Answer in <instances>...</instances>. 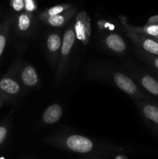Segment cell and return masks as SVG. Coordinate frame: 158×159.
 I'll list each match as a JSON object with an SVG mask.
<instances>
[{
	"instance_id": "30bf717a",
	"label": "cell",
	"mask_w": 158,
	"mask_h": 159,
	"mask_svg": "<svg viewBox=\"0 0 158 159\" xmlns=\"http://www.w3.org/2000/svg\"><path fill=\"white\" fill-rule=\"evenodd\" d=\"M142 85L147 91L154 96H158V82L149 75H145L141 79Z\"/></svg>"
},
{
	"instance_id": "7c38bea8",
	"label": "cell",
	"mask_w": 158,
	"mask_h": 159,
	"mask_svg": "<svg viewBox=\"0 0 158 159\" xmlns=\"http://www.w3.org/2000/svg\"><path fill=\"white\" fill-rule=\"evenodd\" d=\"M9 21H5L0 26V57L4 51L7 42L8 30H9Z\"/></svg>"
},
{
	"instance_id": "9c48e42d",
	"label": "cell",
	"mask_w": 158,
	"mask_h": 159,
	"mask_svg": "<svg viewBox=\"0 0 158 159\" xmlns=\"http://www.w3.org/2000/svg\"><path fill=\"white\" fill-rule=\"evenodd\" d=\"M143 113L148 120L153 123L158 128V107L153 104L147 103L143 108Z\"/></svg>"
},
{
	"instance_id": "7402d4cb",
	"label": "cell",
	"mask_w": 158,
	"mask_h": 159,
	"mask_svg": "<svg viewBox=\"0 0 158 159\" xmlns=\"http://www.w3.org/2000/svg\"><path fill=\"white\" fill-rule=\"evenodd\" d=\"M1 107H2V99L1 97H0V108H1Z\"/></svg>"
},
{
	"instance_id": "2e32d148",
	"label": "cell",
	"mask_w": 158,
	"mask_h": 159,
	"mask_svg": "<svg viewBox=\"0 0 158 159\" xmlns=\"http://www.w3.org/2000/svg\"><path fill=\"white\" fill-rule=\"evenodd\" d=\"M10 6L16 12L24 9V0H10Z\"/></svg>"
},
{
	"instance_id": "52a82bcc",
	"label": "cell",
	"mask_w": 158,
	"mask_h": 159,
	"mask_svg": "<svg viewBox=\"0 0 158 159\" xmlns=\"http://www.w3.org/2000/svg\"><path fill=\"white\" fill-rule=\"evenodd\" d=\"M106 44L108 48L116 52H121L125 48V43L120 36L111 34L106 38Z\"/></svg>"
},
{
	"instance_id": "ba28073f",
	"label": "cell",
	"mask_w": 158,
	"mask_h": 159,
	"mask_svg": "<svg viewBox=\"0 0 158 159\" xmlns=\"http://www.w3.org/2000/svg\"><path fill=\"white\" fill-rule=\"evenodd\" d=\"M21 79L23 83L27 86H33L38 80L35 69L31 66H27L23 69L21 74Z\"/></svg>"
},
{
	"instance_id": "e0dca14e",
	"label": "cell",
	"mask_w": 158,
	"mask_h": 159,
	"mask_svg": "<svg viewBox=\"0 0 158 159\" xmlns=\"http://www.w3.org/2000/svg\"><path fill=\"white\" fill-rule=\"evenodd\" d=\"M144 30L149 35L157 38L158 37V24L156 25H149L147 27L144 28Z\"/></svg>"
},
{
	"instance_id": "ac0fdd59",
	"label": "cell",
	"mask_w": 158,
	"mask_h": 159,
	"mask_svg": "<svg viewBox=\"0 0 158 159\" xmlns=\"http://www.w3.org/2000/svg\"><path fill=\"white\" fill-rule=\"evenodd\" d=\"M24 9L27 12H33L37 9L35 0H24Z\"/></svg>"
},
{
	"instance_id": "277c9868",
	"label": "cell",
	"mask_w": 158,
	"mask_h": 159,
	"mask_svg": "<svg viewBox=\"0 0 158 159\" xmlns=\"http://www.w3.org/2000/svg\"><path fill=\"white\" fill-rule=\"evenodd\" d=\"M20 89V85L12 78L5 76L0 79V92L2 94L15 95Z\"/></svg>"
},
{
	"instance_id": "cb8c5ba5",
	"label": "cell",
	"mask_w": 158,
	"mask_h": 159,
	"mask_svg": "<svg viewBox=\"0 0 158 159\" xmlns=\"http://www.w3.org/2000/svg\"><path fill=\"white\" fill-rule=\"evenodd\" d=\"M156 39H158V37H157V38H156Z\"/></svg>"
},
{
	"instance_id": "d6986e66",
	"label": "cell",
	"mask_w": 158,
	"mask_h": 159,
	"mask_svg": "<svg viewBox=\"0 0 158 159\" xmlns=\"http://www.w3.org/2000/svg\"><path fill=\"white\" fill-rule=\"evenodd\" d=\"M8 134V129L6 126L0 125V146L2 144Z\"/></svg>"
},
{
	"instance_id": "44dd1931",
	"label": "cell",
	"mask_w": 158,
	"mask_h": 159,
	"mask_svg": "<svg viewBox=\"0 0 158 159\" xmlns=\"http://www.w3.org/2000/svg\"><path fill=\"white\" fill-rule=\"evenodd\" d=\"M148 23L150 25H156V23H158V16L151 17V18L149 20Z\"/></svg>"
},
{
	"instance_id": "4fadbf2b",
	"label": "cell",
	"mask_w": 158,
	"mask_h": 159,
	"mask_svg": "<svg viewBox=\"0 0 158 159\" xmlns=\"http://www.w3.org/2000/svg\"><path fill=\"white\" fill-rule=\"evenodd\" d=\"M61 45V40L57 34H53L47 37L46 40V46L50 51H57Z\"/></svg>"
},
{
	"instance_id": "5bb4252c",
	"label": "cell",
	"mask_w": 158,
	"mask_h": 159,
	"mask_svg": "<svg viewBox=\"0 0 158 159\" xmlns=\"http://www.w3.org/2000/svg\"><path fill=\"white\" fill-rule=\"evenodd\" d=\"M71 7V5L69 4H63V5H58V6H53V7L50 8L49 9L43 13V16H52L58 15V14L63 13L64 12L67 10L68 9Z\"/></svg>"
},
{
	"instance_id": "3957f363",
	"label": "cell",
	"mask_w": 158,
	"mask_h": 159,
	"mask_svg": "<svg viewBox=\"0 0 158 159\" xmlns=\"http://www.w3.org/2000/svg\"><path fill=\"white\" fill-rule=\"evenodd\" d=\"M114 81L116 85L125 93L133 95L137 92V87L136 84L129 78L121 73L115 74Z\"/></svg>"
},
{
	"instance_id": "8992f818",
	"label": "cell",
	"mask_w": 158,
	"mask_h": 159,
	"mask_svg": "<svg viewBox=\"0 0 158 159\" xmlns=\"http://www.w3.org/2000/svg\"><path fill=\"white\" fill-rule=\"evenodd\" d=\"M75 37L76 34L74 30L70 29L65 32L61 43V53L64 56L68 55L74 43Z\"/></svg>"
},
{
	"instance_id": "8fae6325",
	"label": "cell",
	"mask_w": 158,
	"mask_h": 159,
	"mask_svg": "<svg viewBox=\"0 0 158 159\" xmlns=\"http://www.w3.org/2000/svg\"><path fill=\"white\" fill-rule=\"evenodd\" d=\"M71 12L68 11L67 12H64L63 13L58 14V15L56 16H47L46 17V20L47 21V23L50 25L53 26H60L62 25H64V23L66 22V20H68V17L71 16Z\"/></svg>"
},
{
	"instance_id": "7a4b0ae2",
	"label": "cell",
	"mask_w": 158,
	"mask_h": 159,
	"mask_svg": "<svg viewBox=\"0 0 158 159\" xmlns=\"http://www.w3.org/2000/svg\"><path fill=\"white\" fill-rule=\"evenodd\" d=\"M90 20L85 12H81L77 16L74 31L79 40L85 41L90 34Z\"/></svg>"
},
{
	"instance_id": "603a6c76",
	"label": "cell",
	"mask_w": 158,
	"mask_h": 159,
	"mask_svg": "<svg viewBox=\"0 0 158 159\" xmlns=\"http://www.w3.org/2000/svg\"><path fill=\"white\" fill-rule=\"evenodd\" d=\"M0 159H5L4 158H0Z\"/></svg>"
},
{
	"instance_id": "9a60e30c",
	"label": "cell",
	"mask_w": 158,
	"mask_h": 159,
	"mask_svg": "<svg viewBox=\"0 0 158 159\" xmlns=\"http://www.w3.org/2000/svg\"><path fill=\"white\" fill-rule=\"evenodd\" d=\"M30 16L27 12L21 13L18 17V28L22 31H25L29 29L30 26Z\"/></svg>"
},
{
	"instance_id": "5b68a950",
	"label": "cell",
	"mask_w": 158,
	"mask_h": 159,
	"mask_svg": "<svg viewBox=\"0 0 158 159\" xmlns=\"http://www.w3.org/2000/svg\"><path fill=\"white\" fill-rule=\"evenodd\" d=\"M62 115V109L58 104H52L45 110L43 120L48 124H52L59 120Z\"/></svg>"
},
{
	"instance_id": "6da1fadb",
	"label": "cell",
	"mask_w": 158,
	"mask_h": 159,
	"mask_svg": "<svg viewBox=\"0 0 158 159\" xmlns=\"http://www.w3.org/2000/svg\"><path fill=\"white\" fill-rule=\"evenodd\" d=\"M66 144L68 148L78 153H88L93 148L91 140L81 135H71L67 139Z\"/></svg>"
},
{
	"instance_id": "ffe728a7",
	"label": "cell",
	"mask_w": 158,
	"mask_h": 159,
	"mask_svg": "<svg viewBox=\"0 0 158 159\" xmlns=\"http://www.w3.org/2000/svg\"><path fill=\"white\" fill-rule=\"evenodd\" d=\"M150 61H151L152 65L154 66L158 70V56H152L150 57Z\"/></svg>"
},
{
	"instance_id": "d4e9b609",
	"label": "cell",
	"mask_w": 158,
	"mask_h": 159,
	"mask_svg": "<svg viewBox=\"0 0 158 159\" xmlns=\"http://www.w3.org/2000/svg\"><path fill=\"white\" fill-rule=\"evenodd\" d=\"M157 40H158V39H157Z\"/></svg>"
}]
</instances>
